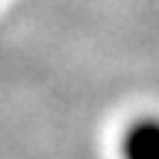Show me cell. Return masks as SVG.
<instances>
[{
	"label": "cell",
	"instance_id": "cell-1",
	"mask_svg": "<svg viewBox=\"0 0 159 159\" xmlns=\"http://www.w3.org/2000/svg\"><path fill=\"white\" fill-rule=\"evenodd\" d=\"M121 156L124 159H159V121L156 118L136 121L124 133Z\"/></svg>",
	"mask_w": 159,
	"mask_h": 159
}]
</instances>
